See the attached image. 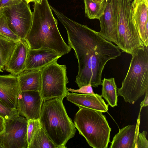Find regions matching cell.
<instances>
[{
	"instance_id": "6da1fadb",
	"label": "cell",
	"mask_w": 148,
	"mask_h": 148,
	"mask_svg": "<svg viewBox=\"0 0 148 148\" xmlns=\"http://www.w3.org/2000/svg\"><path fill=\"white\" fill-rule=\"evenodd\" d=\"M53 11L66 29L69 46L74 49L78 60L75 83L79 88L89 84L94 87L101 85L105 65L121 56L120 49L87 26L69 18L55 8Z\"/></svg>"
},
{
	"instance_id": "52a82bcc",
	"label": "cell",
	"mask_w": 148,
	"mask_h": 148,
	"mask_svg": "<svg viewBox=\"0 0 148 148\" xmlns=\"http://www.w3.org/2000/svg\"><path fill=\"white\" fill-rule=\"evenodd\" d=\"M57 60L40 69L41 95L43 99L66 97L69 93L66 85L69 83L65 65L58 63Z\"/></svg>"
},
{
	"instance_id": "8992f818",
	"label": "cell",
	"mask_w": 148,
	"mask_h": 148,
	"mask_svg": "<svg viewBox=\"0 0 148 148\" xmlns=\"http://www.w3.org/2000/svg\"><path fill=\"white\" fill-rule=\"evenodd\" d=\"M117 40L119 49L131 55L144 46L132 19V0H119Z\"/></svg>"
},
{
	"instance_id": "836d02e7",
	"label": "cell",
	"mask_w": 148,
	"mask_h": 148,
	"mask_svg": "<svg viewBox=\"0 0 148 148\" xmlns=\"http://www.w3.org/2000/svg\"><path fill=\"white\" fill-rule=\"evenodd\" d=\"M0 148H4L3 146L0 142Z\"/></svg>"
},
{
	"instance_id": "83f0119b",
	"label": "cell",
	"mask_w": 148,
	"mask_h": 148,
	"mask_svg": "<svg viewBox=\"0 0 148 148\" xmlns=\"http://www.w3.org/2000/svg\"><path fill=\"white\" fill-rule=\"evenodd\" d=\"M22 0H1L0 1V8L16 5L20 3Z\"/></svg>"
},
{
	"instance_id": "4fadbf2b",
	"label": "cell",
	"mask_w": 148,
	"mask_h": 148,
	"mask_svg": "<svg viewBox=\"0 0 148 148\" xmlns=\"http://www.w3.org/2000/svg\"><path fill=\"white\" fill-rule=\"evenodd\" d=\"M63 55L47 48L31 49H29L24 70L40 69L58 60Z\"/></svg>"
},
{
	"instance_id": "d4e9b609",
	"label": "cell",
	"mask_w": 148,
	"mask_h": 148,
	"mask_svg": "<svg viewBox=\"0 0 148 148\" xmlns=\"http://www.w3.org/2000/svg\"><path fill=\"white\" fill-rule=\"evenodd\" d=\"M18 114L17 109H13L5 106L0 101V116L5 120L9 119Z\"/></svg>"
},
{
	"instance_id": "d590c367",
	"label": "cell",
	"mask_w": 148,
	"mask_h": 148,
	"mask_svg": "<svg viewBox=\"0 0 148 148\" xmlns=\"http://www.w3.org/2000/svg\"></svg>"
},
{
	"instance_id": "8fae6325",
	"label": "cell",
	"mask_w": 148,
	"mask_h": 148,
	"mask_svg": "<svg viewBox=\"0 0 148 148\" xmlns=\"http://www.w3.org/2000/svg\"><path fill=\"white\" fill-rule=\"evenodd\" d=\"M43 100L40 92L20 91L16 108L18 114L28 120H39Z\"/></svg>"
},
{
	"instance_id": "2e32d148",
	"label": "cell",
	"mask_w": 148,
	"mask_h": 148,
	"mask_svg": "<svg viewBox=\"0 0 148 148\" xmlns=\"http://www.w3.org/2000/svg\"><path fill=\"white\" fill-rule=\"evenodd\" d=\"M132 18L144 46H148L145 32L148 26V0H134L132 2Z\"/></svg>"
},
{
	"instance_id": "484cf974",
	"label": "cell",
	"mask_w": 148,
	"mask_h": 148,
	"mask_svg": "<svg viewBox=\"0 0 148 148\" xmlns=\"http://www.w3.org/2000/svg\"><path fill=\"white\" fill-rule=\"evenodd\" d=\"M147 133L146 131H144L142 133L138 132L136 148H148V141L146 139Z\"/></svg>"
},
{
	"instance_id": "7c38bea8",
	"label": "cell",
	"mask_w": 148,
	"mask_h": 148,
	"mask_svg": "<svg viewBox=\"0 0 148 148\" xmlns=\"http://www.w3.org/2000/svg\"><path fill=\"white\" fill-rule=\"evenodd\" d=\"M20 90L18 75L10 73L0 75V101L6 106L17 109Z\"/></svg>"
},
{
	"instance_id": "3957f363",
	"label": "cell",
	"mask_w": 148,
	"mask_h": 148,
	"mask_svg": "<svg viewBox=\"0 0 148 148\" xmlns=\"http://www.w3.org/2000/svg\"><path fill=\"white\" fill-rule=\"evenodd\" d=\"M64 98H53L43 100L39 120L41 127L59 148L65 145L76 131L63 103Z\"/></svg>"
},
{
	"instance_id": "277c9868",
	"label": "cell",
	"mask_w": 148,
	"mask_h": 148,
	"mask_svg": "<svg viewBox=\"0 0 148 148\" xmlns=\"http://www.w3.org/2000/svg\"><path fill=\"white\" fill-rule=\"evenodd\" d=\"M132 55L126 75L117 95L126 102L134 104L148 90V46L137 50Z\"/></svg>"
},
{
	"instance_id": "4316f807",
	"label": "cell",
	"mask_w": 148,
	"mask_h": 148,
	"mask_svg": "<svg viewBox=\"0 0 148 148\" xmlns=\"http://www.w3.org/2000/svg\"><path fill=\"white\" fill-rule=\"evenodd\" d=\"M67 89L68 91L72 92H78L84 94L94 93L92 86L90 84L83 86L77 89L68 88H67Z\"/></svg>"
},
{
	"instance_id": "603a6c76",
	"label": "cell",
	"mask_w": 148,
	"mask_h": 148,
	"mask_svg": "<svg viewBox=\"0 0 148 148\" xmlns=\"http://www.w3.org/2000/svg\"><path fill=\"white\" fill-rule=\"evenodd\" d=\"M0 34L16 42H18L21 40L10 29L5 16L1 13Z\"/></svg>"
},
{
	"instance_id": "7402d4cb",
	"label": "cell",
	"mask_w": 148,
	"mask_h": 148,
	"mask_svg": "<svg viewBox=\"0 0 148 148\" xmlns=\"http://www.w3.org/2000/svg\"><path fill=\"white\" fill-rule=\"evenodd\" d=\"M27 148H59L50 139L41 127L36 132Z\"/></svg>"
},
{
	"instance_id": "d6986e66",
	"label": "cell",
	"mask_w": 148,
	"mask_h": 148,
	"mask_svg": "<svg viewBox=\"0 0 148 148\" xmlns=\"http://www.w3.org/2000/svg\"><path fill=\"white\" fill-rule=\"evenodd\" d=\"M101 85L102 86L101 96L111 107H114L117 106V88L114 78H104L102 80Z\"/></svg>"
},
{
	"instance_id": "d6a6232c",
	"label": "cell",
	"mask_w": 148,
	"mask_h": 148,
	"mask_svg": "<svg viewBox=\"0 0 148 148\" xmlns=\"http://www.w3.org/2000/svg\"><path fill=\"white\" fill-rule=\"evenodd\" d=\"M24 0L26 1L28 3H30L31 2H32L33 0Z\"/></svg>"
},
{
	"instance_id": "cb8c5ba5",
	"label": "cell",
	"mask_w": 148,
	"mask_h": 148,
	"mask_svg": "<svg viewBox=\"0 0 148 148\" xmlns=\"http://www.w3.org/2000/svg\"><path fill=\"white\" fill-rule=\"evenodd\" d=\"M41 127L39 120H28L27 135L28 145L36 131Z\"/></svg>"
},
{
	"instance_id": "30bf717a",
	"label": "cell",
	"mask_w": 148,
	"mask_h": 148,
	"mask_svg": "<svg viewBox=\"0 0 148 148\" xmlns=\"http://www.w3.org/2000/svg\"><path fill=\"white\" fill-rule=\"evenodd\" d=\"M119 0H106L103 14L99 20L98 34L106 40L117 45V32Z\"/></svg>"
},
{
	"instance_id": "ba28073f",
	"label": "cell",
	"mask_w": 148,
	"mask_h": 148,
	"mask_svg": "<svg viewBox=\"0 0 148 148\" xmlns=\"http://www.w3.org/2000/svg\"><path fill=\"white\" fill-rule=\"evenodd\" d=\"M12 30L21 39H25L31 28L32 12L29 3L24 0L18 4L0 8Z\"/></svg>"
},
{
	"instance_id": "f546056e",
	"label": "cell",
	"mask_w": 148,
	"mask_h": 148,
	"mask_svg": "<svg viewBox=\"0 0 148 148\" xmlns=\"http://www.w3.org/2000/svg\"><path fill=\"white\" fill-rule=\"evenodd\" d=\"M5 119L0 116V134L3 133L5 130Z\"/></svg>"
},
{
	"instance_id": "f1b7e54d",
	"label": "cell",
	"mask_w": 148,
	"mask_h": 148,
	"mask_svg": "<svg viewBox=\"0 0 148 148\" xmlns=\"http://www.w3.org/2000/svg\"><path fill=\"white\" fill-rule=\"evenodd\" d=\"M145 95L144 100L141 103L140 107H145L148 105V90H147L145 93Z\"/></svg>"
},
{
	"instance_id": "9c48e42d",
	"label": "cell",
	"mask_w": 148,
	"mask_h": 148,
	"mask_svg": "<svg viewBox=\"0 0 148 148\" xmlns=\"http://www.w3.org/2000/svg\"><path fill=\"white\" fill-rule=\"evenodd\" d=\"M28 120L17 114L5 120L4 132L0 134V142L4 148H27Z\"/></svg>"
},
{
	"instance_id": "ac0fdd59",
	"label": "cell",
	"mask_w": 148,
	"mask_h": 148,
	"mask_svg": "<svg viewBox=\"0 0 148 148\" xmlns=\"http://www.w3.org/2000/svg\"><path fill=\"white\" fill-rule=\"evenodd\" d=\"M21 91H41V75L40 69L24 70L18 75Z\"/></svg>"
},
{
	"instance_id": "44dd1931",
	"label": "cell",
	"mask_w": 148,
	"mask_h": 148,
	"mask_svg": "<svg viewBox=\"0 0 148 148\" xmlns=\"http://www.w3.org/2000/svg\"><path fill=\"white\" fill-rule=\"evenodd\" d=\"M85 13L90 19L99 20L103 14L106 7V0L96 2L91 0H84Z\"/></svg>"
},
{
	"instance_id": "7a4b0ae2",
	"label": "cell",
	"mask_w": 148,
	"mask_h": 148,
	"mask_svg": "<svg viewBox=\"0 0 148 148\" xmlns=\"http://www.w3.org/2000/svg\"><path fill=\"white\" fill-rule=\"evenodd\" d=\"M25 40L31 49H49L63 55L71 49L59 32L48 0L35 3L31 27Z\"/></svg>"
},
{
	"instance_id": "5b68a950",
	"label": "cell",
	"mask_w": 148,
	"mask_h": 148,
	"mask_svg": "<svg viewBox=\"0 0 148 148\" xmlns=\"http://www.w3.org/2000/svg\"><path fill=\"white\" fill-rule=\"evenodd\" d=\"M74 125L88 144L94 148H107L111 128L102 112L79 108L75 114Z\"/></svg>"
},
{
	"instance_id": "4dcf8cb0",
	"label": "cell",
	"mask_w": 148,
	"mask_h": 148,
	"mask_svg": "<svg viewBox=\"0 0 148 148\" xmlns=\"http://www.w3.org/2000/svg\"><path fill=\"white\" fill-rule=\"evenodd\" d=\"M42 0H33L32 2L35 3H41Z\"/></svg>"
},
{
	"instance_id": "5bb4252c",
	"label": "cell",
	"mask_w": 148,
	"mask_h": 148,
	"mask_svg": "<svg viewBox=\"0 0 148 148\" xmlns=\"http://www.w3.org/2000/svg\"><path fill=\"white\" fill-rule=\"evenodd\" d=\"M66 97L67 100L79 108H85L102 112H107L108 110V104L105 103L101 95L97 94L69 92Z\"/></svg>"
},
{
	"instance_id": "1f68e13d",
	"label": "cell",
	"mask_w": 148,
	"mask_h": 148,
	"mask_svg": "<svg viewBox=\"0 0 148 148\" xmlns=\"http://www.w3.org/2000/svg\"><path fill=\"white\" fill-rule=\"evenodd\" d=\"M93 1L96 2H101L103 0H91Z\"/></svg>"
},
{
	"instance_id": "ffe728a7",
	"label": "cell",
	"mask_w": 148,
	"mask_h": 148,
	"mask_svg": "<svg viewBox=\"0 0 148 148\" xmlns=\"http://www.w3.org/2000/svg\"><path fill=\"white\" fill-rule=\"evenodd\" d=\"M0 34V72L5 67L17 42Z\"/></svg>"
},
{
	"instance_id": "e575fe53",
	"label": "cell",
	"mask_w": 148,
	"mask_h": 148,
	"mask_svg": "<svg viewBox=\"0 0 148 148\" xmlns=\"http://www.w3.org/2000/svg\"><path fill=\"white\" fill-rule=\"evenodd\" d=\"M1 1V0H0V1Z\"/></svg>"
},
{
	"instance_id": "9a60e30c",
	"label": "cell",
	"mask_w": 148,
	"mask_h": 148,
	"mask_svg": "<svg viewBox=\"0 0 148 148\" xmlns=\"http://www.w3.org/2000/svg\"><path fill=\"white\" fill-rule=\"evenodd\" d=\"M29 48L25 39L18 42L5 67V70L18 75L24 70Z\"/></svg>"
},
{
	"instance_id": "e0dca14e",
	"label": "cell",
	"mask_w": 148,
	"mask_h": 148,
	"mask_svg": "<svg viewBox=\"0 0 148 148\" xmlns=\"http://www.w3.org/2000/svg\"><path fill=\"white\" fill-rule=\"evenodd\" d=\"M138 124L128 125L120 129L113 138L110 148H136Z\"/></svg>"
}]
</instances>
